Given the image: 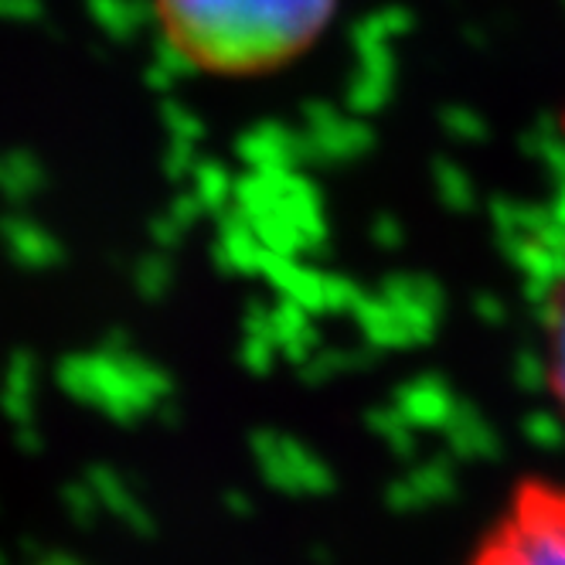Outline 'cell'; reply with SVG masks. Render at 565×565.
Segmentation results:
<instances>
[{
	"label": "cell",
	"instance_id": "obj_3",
	"mask_svg": "<svg viewBox=\"0 0 565 565\" xmlns=\"http://www.w3.org/2000/svg\"><path fill=\"white\" fill-rule=\"evenodd\" d=\"M539 338H542V382L555 409L565 419V256L542 279L539 297Z\"/></svg>",
	"mask_w": 565,
	"mask_h": 565
},
{
	"label": "cell",
	"instance_id": "obj_1",
	"mask_svg": "<svg viewBox=\"0 0 565 565\" xmlns=\"http://www.w3.org/2000/svg\"><path fill=\"white\" fill-rule=\"evenodd\" d=\"M341 0H153L164 49L191 72L253 83L307 58Z\"/></svg>",
	"mask_w": 565,
	"mask_h": 565
},
{
	"label": "cell",
	"instance_id": "obj_2",
	"mask_svg": "<svg viewBox=\"0 0 565 565\" xmlns=\"http://www.w3.org/2000/svg\"><path fill=\"white\" fill-rule=\"evenodd\" d=\"M463 565H565V480L545 473L514 480Z\"/></svg>",
	"mask_w": 565,
	"mask_h": 565
}]
</instances>
